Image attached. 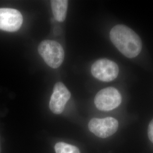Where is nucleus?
Segmentation results:
<instances>
[{
    "mask_svg": "<svg viewBox=\"0 0 153 153\" xmlns=\"http://www.w3.org/2000/svg\"><path fill=\"white\" fill-rule=\"evenodd\" d=\"M112 43L122 54L128 58H133L140 54L142 49V42L136 33L127 26L119 25L110 31Z\"/></svg>",
    "mask_w": 153,
    "mask_h": 153,
    "instance_id": "nucleus-1",
    "label": "nucleus"
},
{
    "mask_svg": "<svg viewBox=\"0 0 153 153\" xmlns=\"http://www.w3.org/2000/svg\"><path fill=\"white\" fill-rule=\"evenodd\" d=\"M38 52L45 63L53 69L60 67L64 60V50L60 43L54 40L42 42L39 45Z\"/></svg>",
    "mask_w": 153,
    "mask_h": 153,
    "instance_id": "nucleus-2",
    "label": "nucleus"
},
{
    "mask_svg": "<svg viewBox=\"0 0 153 153\" xmlns=\"http://www.w3.org/2000/svg\"><path fill=\"white\" fill-rule=\"evenodd\" d=\"M121 95L114 88H105L99 91L96 95L94 103L98 109L109 111L117 107L121 103Z\"/></svg>",
    "mask_w": 153,
    "mask_h": 153,
    "instance_id": "nucleus-3",
    "label": "nucleus"
},
{
    "mask_svg": "<svg viewBox=\"0 0 153 153\" xmlns=\"http://www.w3.org/2000/svg\"><path fill=\"white\" fill-rule=\"evenodd\" d=\"M91 71L93 76L99 80L110 82L117 78L119 69L115 62L103 59L95 61L93 64Z\"/></svg>",
    "mask_w": 153,
    "mask_h": 153,
    "instance_id": "nucleus-4",
    "label": "nucleus"
},
{
    "mask_svg": "<svg viewBox=\"0 0 153 153\" xmlns=\"http://www.w3.org/2000/svg\"><path fill=\"white\" fill-rule=\"evenodd\" d=\"M119 123L111 117L104 119L94 118L88 123V129L95 136L105 138L114 134L117 131Z\"/></svg>",
    "mask_w": 153,
    "mask_h": 153,
    "instance_id": "nucleus-5",
    "label": "nucleus"
},
{
    "mask_svg": "<svg viewBox=\"0 0 153 153\" xmlns=\"http://www.w3.org/2000/svg\"><path fill=\"white\" fill-rule=\"evenodd\" d=\"M23 23L21 13L12 8H0V30L15 32L19 30Z\"/></svg>",
    "mask_w": 153,
    "mask_h": 153,
    "instance_id": "nucleus-6",
    "label": "nucleus"
},
{
    "mask_svg": "<svg viewBox=\"0 0 153 153\" xmlns=\"http://www.w3.org/2000/svg\"><path fill=\"white\" fill-rule=\"evenodd\" d=\"M71 97V94L64 83L62 82L56 83L49 102L51 111L55 114H61Z\"/></svg>",
    "mask_w": 153,
    "mask_h": 153,
    "instance_id": "nucleus-7",
    "label": "nucleus"
},
{
    "mask_svg": "<svg viewBox=\"0 0 153 153\" xmlns=\"http://www.w3.org/2000/svg\"><path fill=\"white\" fill-rule=\"evenodd\" d=\"M52 10L55 19L58 22H64L65 19L68 5L67 0H53L51 1Z\"/></svg>",
    "mask_w": 153,
    "mask_h": 153,
    "instance_id": "nucleus-8",
    "label": "nucleus"
},
{
    "mask_svg": "<svg viewBox=\"0 0 153 153\" xmlns=\"http://www.w3.org/2000/svg\"><path fill=\"white\" fill-rule=\"evenodd\" d=\"M56 153H80L76 146L64 142H58L55 146Z\"/></svg>",
    "mask_w": 153,
    "mask_h": 153,
    "instance_id": "nucleus-9",
    "label": "nucleus"
},
{
    "mask_svg": "<svg viewBox=\"0 0 153 153\" xmlns=\"http://www.w3.org/2000/svg\"><path fill=\"white\" fill-rule=\"evenodd\" d=\"M148 136L150 140L153 143V119L150 123L148 127Z\"/></svg>",
    "mask_w": 153,
    "mask_h": 153,
    "instance_id": "nucleus-10",
    "label": "nucleus"
},
{
    "mask_svg": "<svg viewBox=\"0 0 153 153\" xmlns=\"http://www.w3.org/2000/svg\"></svg>",
    "mask_w": 153,
    "mask_h": 153,
    "instance_id": "nucleus-11",
    "label": "nucleus"
}]
</instances>
